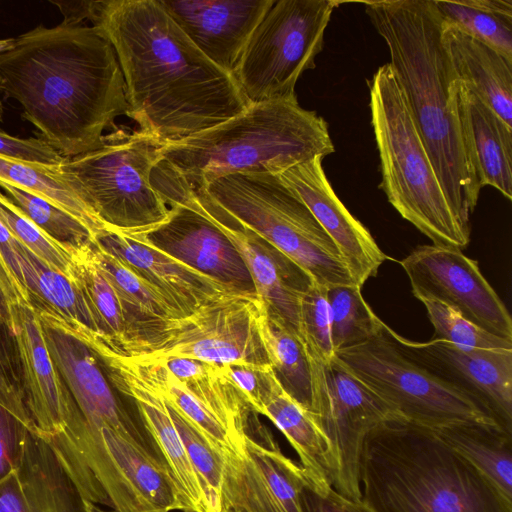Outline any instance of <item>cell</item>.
Masks as SVG:
<instances>
[{"label":"cell","instance_id":"obj_1","mask_svg":"<svg viewBox=\"0 0 512 512\" xmlns=\"http://www.w3.org/2000/svg\"><path fill=\"white\" fill-rule=\"evenodd\" d=\"M121 68L126 115L163 142L207 130L250 103L235 77L209 60L160 0L99 1L92 20Z\"/></svg>","mask_w":512,"mask_h":512},{"label":"cell","instance_id":"obj_2","mask_svg":"<svg viewBox=\"0 0 512 512\" xmlns=\"http://www.w3.org/2000/svg\"><path fill=\"white\" fill-rule=\"evenodd\" d=\"M0 90L65 158L97 148L127 112L115 51L94 25H38L18 36L0 55Z\"/></svg>","mask_w":512,"mask_h":512},{"label":"cell","instance_id":"obj_3","mask_svg":"<svg viewBox=\"0 0 512 512\" xmlns=\"http://www.w3.org/2000/svg\"><path fill=\"white\" fill-rule=\"evenodd\" d=\"M387 44L390 67L407 100L448 202L461 224L470 217L481 187L462 134L459 80L441 37L434 0L364 2Z\"/></svg>","mask_w":512,"mask_h":512},{"label":"cell","instance_id":"obj_4","mask_svg":"<svg viewBox=\"0 0 512 512\" xmlns=\"http://www.w3.org/2000/svg\"><path fill=\"white\" fill-rule=\"evenodd\" d=\"M359 480L372 512H512V499L432 428L403 418L368 433Z\"/></svg>","mask_w":512,"mask_h":512},{"label":"cell","instance_id":"obj_5","mask_svg":"<svg viewBox=\"0 0 512 512\" xmlns=\"http://www.w3.org/2000/svg\"><path fill=\"white\" fill-rule=\"evenodd\" d=\"M334 151L327 122L297 98L251 103L214 127L164 142L151 180L155 189L194 190L235 173L280 174Z\"/></svg>","mask_w":512,"mask_h":512},{"label":"cell","instance_id":"obj_6","mask_svg":"<svg viewBox=\"0 0 512 512\" xmlns=\"http://www.w3.org/2000/svg\"><path fill=\"white\" fill-rule=\"evenodd\" d=\"M185 192L217 217L252 232L319 285H357L340 252L304 202L278 174L244 172Z\"/></svg>","mask_w":512,"mask_h":512},{"label":"cell","instance_id":"obj_7","mask_svg":"<svg viewBox=\"0 0 512 512\" xmlns=\"http://www.w3.org/2000/svg\"><path fill=\"white\" fill-rule=\"evenodd\" d=\"M369 88L380 187L389 203L434 245L464 249L471 230L461 224L448 202L389 63L376 70Z\"/></svg>","mask_w":512,"mask_h":512},{"label":"cell","instance_id":"obj_8","mask_svg":"<svg viewBox=\"0 0 512 512\" xmlns=\"http://www.w3.org/2000/svg\"><path fill=\"white\" fill-rule=\"evenodd\" d=\"M163 144L140 130L116 127L94 150L65 158L59 170L106 230L147 235L170 217L151 180Z\"/></svg>","mask_w":512,"mask_h":512},{"label":"cell","instance_id":"obj_9","mask_svg":"<svg viewBox=\"0 0 512 512\" xmlns=\"http://www.w3.org/2000/svg\"><path fill=\"white\" fill-rule=\"evenodd\" d=\"M340 2L275 0L254 29L233 73L251 103L297 98L299 77L315 68L324 33Z\"/></svg>","mask_w":512,"mask_h":512},{"label":"cell","instance_id":"obj_10","mask_svg":"<svg viewBox=\"0 0 512 512\" xmlns=\"http://www.w3.org/2000/svg\"><path fill=\"white\" fill-rule=\"evenodd\" d=\"M256 293L222 295L191 314L165 321L155 334L118 351L148 359H192L220 366L270 365L259 332Z\"/></svg>","mask_w":512,"mask_h":512},{"label":"cell","instance_id":"obj_11","mask_svg":"<svg viewBox=\"0 0 512 512\" xmlns=\"http://www.w3.org/2000/svg\"><path fill=\"white\" fill-rule=\"evenodd\" d=\"M335 358L406 421L429 428L466 421L495 424L465 395L407 359L383 329L365 343L336 351Z\"/></svg>","mask_w":512,"mask_h":512},{"label":"cell","instance_id":"obj_12","mask_svg":"<svg viewBox=\"0 0 512 512\" xmlns=\"http://www.w3.org/2000/svg\"><path fill=\"white\" fill-rule=\"evenodd\" d=\"M308 360L309 413L329 444L330 483L341 495L360 501L359 464L364 440L382 422L401 417L336 358L328 363Z\"/></svg>","mask_w":512,"mask_h":512},{"label":"cell","instance_id":"obj_13","mask_svg":"<svg viewBox=\"0 0 512 512\" xmlns=\"http://www.w3.org/2000/svg\"><path fill=\"white\" fill-rule=\"evenodd\" d=\"M383 332L407 359L465 395L512 434V349L464 348L433 339L415 342L386 324Z\"/></svg>","mask_w":512,"mask_h":512},{"label":"cell","instance_id":"obj_14","mask_svg":"<svg viewBox=\"0 0 512 512\" xmlns=\"http://www.w3.org/2000/svg\"><path fill=\"white\" fill-rule=\"evenodd\" d=\"M413 295L438 301L488 333L512 341V319L505 304L462 250L437 245L416 247L401 262Z\"/></svg>","mask_w":512,"mask_h":512},{"label":"cell","instance_id":"obj_15","mask_svg":"<svg viewBox=\"0 0 512 512\" xmlns=\"http://www.w3.org/2000/svg\"><path fill=\"white\" fill-rule=\"evenodd\" d=\"M258 430L262 440L248 432L241 448L223 452V511L304 512L301 466L282 453L265 427Z\"/></svg>","mask_w":512,"mask_h":512},{"label":"cell","instance_id":"obj_16","mask_svg":"<svg viewBox=\"0 0 512 512\" xmlns=\"http://www.w3.org/2000/svg\"><path fill=\"white\" fill-rule=\"evenodd\" d=\"M36 313L55 366L88 427L92 430L107 427L148 447L93 352L58 318Z\"/></svg>","mask_w":512,"mask_h":512},{"label":"cell","instance_id":"obj_17","mask_svg":"<svg viewBox=\"0 0 512 512\" xmlns=\"http://www.w3.org/2000/svg\"><path fill=\"white\" fill-rule=\"evenodd\" d=\"M12 335L26 406L37 434L46 441L62 435L79 409L48 350L37 313L30 306H10Z\"/></svg>","mask_w":512,"mask_h":512},{"label":"cell","instance_id":"obj_18","mask_svg":"<svg viewBox=\"0 0 512 512\" xmlns=\"http://www.w3.org/2000/svg\"><path fill=\"white\" fill-rule=\"evenodd\" d=\"M323 159L315 157L278 175L330 236L355 283L362 287L377 274L387 256L336 195L323 170Z\"/></svg>","mask_w":512,"mask_h":512},{"label":"cell","instance_id":"obj_19","mask_svg":"<svg viewBox=\"0 0 512 512\" xmlns=\"http://www.w3.org/2000/svg\"><path fill=\"white\" fill-rule=\"evenodd\" d=\"M168 207L167 222L146 235L156 246L226 285L255 293L235 247L193 201L180 198Z\"/></svg>","mask_w":512,"mask_h":512},{"label":"cell","instance_id":"obj_20","mask_svg":"<svg viewBox=\"0 0 512 512\" xmlns=\"http://www.w3.org/2000/svg\"><path fill=\"white\" fill-rule=\"evenodd\" d=\"M191 42L233 75L243 51L275 0H160Z\"/></svg>","mask_w":512,"mask_h":512},{"label":"cell","instance_id":"obj_21","mask_svg":"<svg viewBox=\"0 0 512 512\" xmlns=\"http://www.w3.org/2000/svg\"><path fill=\"white\" fill-rule=\"evenodd\" d=\"M93 240L160 290L183 317L222 295L247 293L173 257L146 235L104 230Z\"/></svg>","mask_w":512,"mask_h":512},{"label":"cell","instance_id":"obj_22","mask_svg":"<svg viewBox=\"0 0 512 512\" xmlns=\"http://www.w3.org/2000/svg\"><path fill=\"white\" fill-rule=\"evenodd\" d=\"M188 198L232 243L251 276L256 295L297 334L303 296L315 282L309 274L250 231L223 220L203 208L187 193H177L170 201Z\"/></svg>","mask_w":512,"mask_h":512},{"label":"cell","instance_id":"obj_23","mask_svg":"<svg viewBox=\"0 0 512 512\" xmlns=\"http://www.w3.org/2000/svg\"><path fill=\"white\" fill-rule=\"evenodd\" d=\"M99 363L111 386L135 402L144 426L156 444L157 455L174 483L181 511L205 512L204 495L198 476L166 403L116 365L106 361Z\"/></svg>","mask_w":512,"mask_h":512},{"label":"cell","instance_id":"obj_24","mask_svg":"<svg viewBox=\"0 0 512 512\" xmlns=\"http://www.w3.org/2000/svg\"><path fill=\"white\" fill-rule=\"evenodd\" d=\"M464 142L481 189L492 186L512 199V127L472 91L459 84Z\"/></svg>","mask_w":512,"mask_h":512},{"label":"cell","instance_id":"obj_25","mask_svg":"<svg viewBox=\"0 0 512 512\" xmlns=\"http://www.w3.org/2000/svg\"><path fill=\"white\" fill-rule=\"evenodd\" d=\"M441 37L459 82L512 127V61L443 20Z\"/></svg>","mask_w":512,"mask_h":512},{"label":"cell","instance_id":"obj_26","mask_svg":"<svg viewBox=\"0 0 512 512\" xmlns=\"http://www.w3.org/2000/svg\"><path fill=\"white\" fill-rule=\"evenodd\" d=\"M260 377V414L268 417L295 449L304 475L329 479V444L309 411L283 388L271 366L261 370Z\"/></svg>","mask_w":512,"mask_h":512},{"label":"cell","instance_id":"obj_27","mask_svg":"<svg viewBox=\"0 0 512 512\" xmlns=\"http://www.w3.org/2000/svg\"><path fill=\"white\" fill-rule=\"evenodd\" d=\"M92 253L98 267L115 289L130 325L129 340L116 347L124 348L143 340L159 331L165 321L183 317L160 290L94 240Z\"/></svg>","mask_w":512,"mask_h":512},{"label":"cell","instance_id":"obj_28","mask_svg":"<svg viewBox=\"0 0 512 512\" xmlns=\"http://www.w3.org/2000/svg\"><path fill=\"white\" fill-rule=\"evenodd\" d=\"M90 431L99 438L109 459L132 491L152 511L181 510L171 476L150 448L107 427Z\"/></svg>","mask_w":512,"mask_h":512},{"label":"cell","instance_id":"obj_29","mask_svg":"<svg viewBox=\"0 0 512 512\" xmlns=\"http://www.w3.org/2000/svg\"><path fill=\"white\" fill-rule=\"evenodd\" d=\"M18 472L32 512H87L55 452L36 431L27 435Z\"/></svg>","mask_w":512,"mask_h":512},{"label":"cell","instance_id":"obj_30","mask_svg":"<svg viewBox=\"0 0 512 512\" xmlns=\"http://www.w3.org/2000/svg\"><path fill=\"white\" fill-rule=\"evenodd\" d=\"M163 362L238 442L245 441L252 410L225 366L192 359Z\"/></svg>","mask_w":512,"mask_h":512},{"label":"cell","instance_id":"obj_31","mask_svg":"<svg viewBox=\"0 0 512 512\" xmlns=\"http://www.w3.org/2000/svg\"><path fill=\"white\" fill-rule=\"evenodd\" d=\"M454 451L512 499V434L493 423L466 421L432 428Z\"/></svg>","mask_w":512,"mask_h":512},{"label":"cell","instance_id":"obj_32","mask_svg":"<svg viewBox=\"0 0 512 512\" xmlns=\"http://www.w3.org/2000/svg\"><path fill=\"white\" fill-rule=\"evenodd\" d=\"M15 249L22 283L34 311L44 312L69 324H80L97 332L76 284L46 265L18 240Z\"/></svg>","mask_w":512,"mask_h":512},{"label":"cell","instance_id":"obj_33","mask_svg":"<svg viewBox=\"0 0 512 512\" xmlns=\"http://www.w3.org/2000/svg\"><path fill=\"white\" fill-rule=\"evenodd\" d=\"M259 332L268 361L283 388L310 410V364L296 332L263 302Z\"/></svg>","mask_w":512,"mask_h":512},{"label":"cell","instance_id":"obj_34","mask_svg":"<svg viewBox=\"0 0 512 512\" xmlns=\"http://www.w3.org/2000/svg\"><path fill=\"white\" fill-rule=\"evenodd\" d=\"M74 261L73 281L97 332L115 346L124 345L131 335L128 318L115 289L94 259L92 242L74 254Z\"/></svg>","mask_w":512,"mask_h":512},{"label":"cell","instance_id":"obj_35","mask_svg":"<svg viewBox=\"0 0 512 512\" xmlns=\"http://www.w3.org/2000/svg\"><path fill=\"white\" fill-rule=\"evenodd\" d=\"M442 20L512 61V0H434Z\"/></svg>","mask_w":512,"mask_h":512},{"label":"cell","instance_id":"obj_36","mask_svg":"<svg viewBox=\"0 0 512 512\" xmlns=\"http://www.w3.org/2000/svg\"><path fill=\"white\" fill-rule=\"evenodd\" d=\"M0 182L37 195L75 216L91 231L93 239L106 230L64 179L59 166L27 163L0 157Z\"/></svg>","mask_w":512,"mask_h":512},{"label":"cell","instance_id":"obj_37","mask_svg":"<svg viewBox=\"0 0 512 512\" xmlns=\"http://www.w3.org/2000/svg\"><path fill=\"white\" fill-rule=\"evenodd\" d=\"M358 285L327 288L331 311V336L334 351L353 347L379 335L382 322L364 300Z\"/></svg>","mask_w":512,"mask_h":512},{"label":"cell","instance_id":"obj_38","mask_svg":"<svg viewBox=\"0 0 512 512\" xmlns=\"http://www.w3.org/2000/svg\"><path fill=\"white\" fill-rule=\"evenodd\" d=\"M0 188L27 218L72 254L92 242L91 231L70 213L13 185L0 182Z\"/></svg>","mask_w":512,"mask_h":512},{"label":"cell","instance_id":"obj_39","mask_svg":"<svg viewBox=\"0 0 512 512\" xmlns=\"http://www.w3.org/2000/svg\"><path fill=\"white\" fill-rule=\"evenodd\" d=\"M168 408L189 460L198 476L204 495L205 512H223V452L208 441L178 412L170 406Z\"/></svg>","mask_w":512,"mask_h":512},{"label":"cell","instance_id":"obj_40","mask_svg":"<svg viewBox=\"0 0 512 512\" xmlns=\"http://www.w3.org/2000/svg\"><path fill=\"white\" fill-rule=\"evenodd\" d=\"M0 221L35 256L73 281L74 254L46 235L2 192H0Z\"/></svg>","mask_w":512,"mask_h":512},{"label":"cell","instance_id":"obj_41","mask_svg":"<svg viewBox=\"0 0 512 512\" xmlns=\"http://www.w3.org/2000/svg\"><path fill=\"white\" fill-rule=\"evenodd\" d=\"M327 287L314 282L302 298L297 335L309 359L328 363L335 358Z\"/></svg>","mask_w":512,"mask_h":512},{"label":"cell","instance_id":"obj_42","mask_svg":"<svg viewBox=\"0 0 512 512\" xmlns=\"http://www.w3.org/2000/svg\"><path fill=\"white\" fill-rule=\"evenodd\" d=\"M434 327L433 340H442L464 348L507 350L512 341L486 332L450 307L434 300L420 299Z\"/></svg>","mask_w":512,"mask_h":512},{"label":"cell","instance_id":"obj_43","mask_svg":"<svg viewBox=\"0 0 512 512\" xmlns=\"http://www.w3.org/2000/svg\"><path fill=\"white\" fill-rule=\"evenodd\" d=\"M0 404L33 423L24 398L14 338L5 332H0Z\"/></svg>","mask_w":512,"mask_h":512},{"label":"cell","instance_id":"obj_44","mask_svg":"<svg viewBox=\"0 0 512 512\" xmlns=\"http://www.w3.org/2000/svg\"><path fill=\"white\" fill-rule=\"evenodd\" d=\"M34 424L0 404V479L19 469Z\"/></svg>","mask_w":512,"mask_h":512},{"label":"cell","instance_id":"obj_45","mask_svg":"<svg viewBox=\"0 0 512 512\" xmlns=\"http://www.w3.org/2000/svg\"><path fill=\"white\" fill-rule=\"evenodd\" d=\"M304 477L301 494L304 512H372L361 500L354 501L338 493L328 478Z\"/></svg>","mask_w":512,"mask_h":512},{"label":"cell","instance_id":"obj_46","mask_svg":"<svg viewBox=\"0 0 512 512\" xmlns=\"http://www.w3.org/2000/svg\"><path fill=\"white\" fill-rule=\"evenodd\" d=\"M94 475L116 512H154L132 491L108 455L98 463Z\"/></svg>","mask_w":512,"mask_h":512},{"label":"cell","instance_id":"obj_47","mask_svg":"<svg viewBox=\"0 0 512 512\" xmlns=\"http://www.w3.org/2000/svg\"><path fill=\"white\" fill-rule=\"evenodd\" d=\"M0 157L27 163L59 166L63 157L42 138H18L0 131Z\"/></svg>","mask_w":512,"mask_h":512},{"label":"cell","instance_id":"obj_48","mask_svg":"<svg viewBox=\"0 0 512 512\" xmlns=\"http://www.w3.org/2000/svg\"><path fill=\"white\" fill-rule=\"evenodd\" d=\"M225 367L230 378L249 404L252 412L260 414L262 409V383L260 371L262 369L240 366Z\"/></svg>","mask_w":512,"mask_h":512},{"label":"cell","instance_id":"obj_49","mask_svg":"<svg viewBox=\"0 0 512 512\" xmlns=\"http://www.w3.org/2000/svg\"><path fill=\"white\" fill-rule=\"evenodd\" d=\"M0 512H32L18 470L0 479Z\"/></svg>","mask_w":512,"mask_h":512},{"label":"cell","instance_id":"obj_50","mask_svg":"<svg viewBox=\"0 0 512 512\" xmlns=\"http://www.w3.org/2000/svg\"><path fill=\"white\" fill-rule=\"evenodd\" d=\"M56 5L64 16L62 24L64 25H82V22L88 20L92 22L98 9L99 1L79 0H49Z\"/></svg>","mask_w":512,"mask_h":512},{"label":"cell","instance_id":"obj_51","mask_svg":"<svg viewBox=\"0 0 512 512\" xmlns=\"http://www.w3.org/2000/svg\"><path fill=\"white\" fill-rule=\"evenodd\" d=\"M0 288L7 298L10 306L14 304H22L32 307L26 289L11 273L1 254Z\"/></svg>","mask_w":512,"mask_h":512},{"label":"cell","instance_id":"obj_52","mask_svg":"<svg viewBox=\"0 0 512 512\" xmlns=\"http://www.w3.org/2000/svg\"><path fill=\"white\" fill-rule=\"evenodd\" d=\"M16 242L17 239L0 221V254L2 255L11 273L23 285L21 270L18 262V255L15 249Z\"/></svg>","mask_w":512,"mask_h":512},{"label":"cell","instance_id":"obj_53","mask_svg":"<svg viewBox=\"0 0 512 512\" xmlns=\"http://www.w3.org/2000/svg\"><path fill=\"white\" fill-rule=\"evenodd\" d=\"M0 332L12 334L10 304L0 288Z\"/></svg>","mask_w":512,"mask_h":512},{"label":"cell","instance_id":"obj_54","mask_svg":"<svg viewBox=\"0 0 512 512\" xmlns=\"http://www.w3.org/2000/svg\"><path fill=\"white\" fill-rule=\"evenodd\" d=\"M16 38L0 39V55L13 49Z\"/></svg>","mask_w":512,"mask_h":512},{"label":"cell","instance_id":"obj_55","mask_svg":"<svg viewBox=\"0 0 512 512\" xmlns=\"http://www.w3.org/2000/svg\"><path fill=\"white\" fill-rule=\"evenodd\" d=\"M84 504H85V508H86L87 512H110V511H105V510L101 509L97 504H94L85 499H84ZM111 512H116V511H111Z\"/></svg>","mask_w":512,"mask_h":512},{"label":"cell","instance_id":"obj_56","mask_svg":"<svg viewBox=\"0 0 512 512\" xmlns=\"http://www.w3.org/2000/svg\"><path fill=\"white\" fill-rule=\"evenodd\" d=\"M2 120V106H1V103H0V121Z\"/></svg>","mask_w":512,"mask_h":512},{"label":"cell","instance_id":"obj_57","mask_svg":"<svg viewBox=\"0 0 512 512\" xmlns=\"http://www.w3.org/2000/svg\"><path fill=\"white\" fill-rule=\"evenodd\" d=\"M223 512H229V511H223Z\"/></svg>","mask_w":512,"mask_h":512}]
</instances>
